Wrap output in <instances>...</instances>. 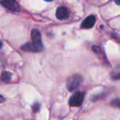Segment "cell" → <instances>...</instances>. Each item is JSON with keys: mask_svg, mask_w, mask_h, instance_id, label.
<instances>
[{"mask_svg": "<svg viewBox=\"0 0 120 120\" xmlns=\"http://www.w3.org/2000/svg\"><path fill=\"white\" fill-rule=\"evenodd\" d=\"M82 82V78L79 74H73L69 77L67 80V88L68 91L72 92L80 86Z\"/></svg>", "mask_w": 120, "mask_h": 120, "instance_id": "obj_1", "label": "cell"}, {"mask_svg": "<svg viewBox=\"0 0 120 120\" xmlns=\"http://www.w3.org/2000/svg\"><path fill=\"white\" fill-rule=\"evenodd\" d=\"M84 97H85L84 92H75V93L70 97V100H69V105L75 106V107L81 106L82 103H83Z\"/></svg>", "mask_w": 120, "mask_h": 120, "instance_id": "obj_2", "label": "cell"}, {"mask_svg": "<svg viewBox=\"0 0 120 120\" xmlns=\"http://www.w3.org/2000/svg\"><path fill=\"white\" fill-rule=\"evenodd\" d=\"M24 51L26 52H41L43 50V46H42L41 42L40 43H36V42H32V43H27L22 46V48Z\"/></svg>", "mask_w": 120, "mask_h": 120, "instance_id": "obj_3", "label": "cell"}, {"mask_svg": "<svg viewBox=\"0 0 120 120\" xmlns=\"http://www.w3.org/2000/svg\"><path fill=\"white\" fill-rule=\"evenodd\" d=\"M0 3L8 9L12 11H19L20 8L16 0H1Z\"/></svg>", "mask_w": 120, "mask_h": 120, "instance_id": "obj_4", "label": "cell"}, {"mask_svg": "<svg viewBox=\"0 0 120 120\" xmlns=\"http://www.w3.org/2000/svg\"><path fill=\"white\" fill-rule=\"evenodd\" d=\"M95 16H89L82 21V25H81V27L83 29H91L94 26V25L95 24Z\"/></svg>", "mask_w": 120, "mask_h": 120, "instance_id": "obj_5", "label": "cell"}, {"mask_svg": "<svg viewBox=\"0 0 120 120\" xmlns=\"http://www.w3.org/2000/svg\"><path fill=\"white\" fill-rule=\"evenodd\" d=\"M56 16L58 20H65L69 16V11L65 7H59L56 11Z\"/></svg>", "mask_w": 120, "mask_h": 120, "instance_id": "obj_6", "label": "cell"}, {"mask_svg": "<svg viewBox=\"0 0 120 120\" xmlns=\"http://www.w3.org/2000/svg\"><path fill=\"white\" fill-rule=\"evenodd\" d=\"M31 38L33 42H36V43L41 42V35L38 30H33L31 31Z\"/></svg>", "mask_w": 120, "mask_h": 120, "instance_id": "obj_7", "label": "cell"}, {"mask_svg": "<svg viewBox=\"0 0 120 120\" xmlns=\"http://www.w3.org/2000/svg\"><path fill=\"white\" fill-rule=\"evenodd\" d=\"M12 74L9 72H3L1 74V79L3 82H8L11 80Z\"/></svg>", "mask_w": 120, "mask_h": 120, "instance_id": "obj_8", "label": "cell"}, {"mask_svg": "<svg viewBox=\"0 0 120 120\" xmlns=\"http://www.w3.org/2000/svg\"><path fill=\"white\" fill-rule=\"evenodd\" d=\"M111 105L114 107L120 108V99H114L111 101Z\"/></svg>", "mask_w": 120, "mask_h": 120, "instance_id": "obj_9", "label": "cell"}, {"mask_svg": "<svg viewBox=\"0 0 120 120\" xmlns=\"http://www.w3.org/2000/svg\"><path fill=\"white\" fill-rule=\"evenodd\" d=\"M40 103H38V102H35V104L33 105V106H32L34 113L38 112V111L40 110Z\"/></svg>", "mask_w": 120, "mask_h": 120, "instance_id": "obj_10", "label": "cell"}, {"mask_svg": "<svg viewBox=\"0 0 120 120\" xmlns=\"http://www.w3.org/2000/svg\"><path fill=\"white\" fill-rule=\"evenodd\" d=\"M113 79H116V80H119V79H120V73H119V74H118L117 75L114 76V77H113Z\"/></svg>", "mask_w": 120, "mask_h": 120, "instance_id": "obj_11", "label": "cell"}, {"mask_svg": "<svg viewBox=\"0 0 120 120\" xmlns=\"http://www.w3.org/2000/svg\"><path fill=\"white\" fill-rule=\"evenodd\" d=\"M5 101V98L3 97V96H1L0 95V103H2V102H3V101Z\"/></svg>", "mask_w": 120, "mask_h": 120, "instance_id": "obj_12", "label": "cell"}, {"mask_svg": "<svg viewBox=\"0 0 120 120\" xmlns=\"http://www.w3.org/2000/svg\"><path fill=\"white\" fill-rule=\"evenodd\" d=\"M115 3H116V4L120 5V0H115Z\"/></svg>", "mask_w": 120, "mask_h": 120, "instance_id": "obj_13", "label": "cell"}, {"mask_svg": "<svg viewBox=\"0 0 120 120\" xmlns=\"http://www.w3.org/2000/svg\"><path fill=\"white\" fill-rule=\"evenodd\" d=\"M45 1H47V2H51V1H53V0H45Z\"/></svg>", "mask_w": 120, "mask_h": 120, "instance_id": "obj_14", "label": "cell"}, {"mask_svg": "<svg viewBox=\"0 0 120 120\" xmlns=\"http://www.w3.org/2000/svg\"><path fill=\"white\" fill-rule=\"evenodd\" d=\"M2 48V43H1V41H0V48Z\"/></svg>", "mask_w": 120, "mask_h": 120, "instance_id": "obj_15", "label": "cell"}]
</instances>
